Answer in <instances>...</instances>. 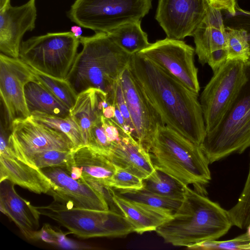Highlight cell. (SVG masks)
<instances>
[{"label":"cell","mask_w":250,"mask_h":250,"mask_svg":"<svg viewBox=\"0 0 250 250\" xmlns=\"http://www.w3.org/2000/svg\"><path fill=\"white\" fill-rule=\"evenodd\" d=\"M128 66L165 125L200 146L206 130L199 94L137 53Z\"/></svg>","instance_id":"6da1fadb"},{"label":"cell","mask_w":250,"mask_h":250,"mask_svg":"<svg viewBox=\"0 0 250 250\" xmlns=\"http://www.w3.org/2000/svg\"><path fill=\"white\" fill-rule=\"evenodd\" d=\"M232 226L228 210L186 186L179 208L155 231L166 243L187 247L204 241L217 240Z\"/></svg>","instance_id":"7a4b0ae2"},{"label":"cell","mask_w":250,"mask_h":250,"mask_svg":"<svg viewBox=\"0 0 250 250\" xmlns=\"http://www.w3.org/2000/svg\"><path fill=\"white\" fill-rule=\"evenodd\" d=\"M83 45L66 79L77 94L96 88L114 98V88L132 55L117 45L106 33L79 39Z\"/></svg>","instance_id":"3957f363"},{"label":"cell","mask_w":250,"mask_h":250,"mask_svg":"<svg viewBox=\"0 0 250 250\" xmlns=\"http://www.w3.org/2000/svg\"><path fill=\"white\" fill-rule=\"evenodd\" d=\"M156 169L171 176L184 186L192 185L204 194L211 179L209 163L198 145L174 129L160 126L149 151Z\"/></svg>","instance_id":"277c9868"},{"label":"cell","mask_w":250,"mask_h":250,"mask_svg":"<svg viewBox=\"0 0 250 250\" xmlns=\"http://www.w3.org/2000/svg\"><path fill=\"white\" fill-rule=\"evenodd\" d=\"M35 207L40 215L56 221L80 237H124L134 232L122 213L111 209L68 207L55 201L47 206Z\"/></svg>","instance_id":"5b68a950"},{"label":"cell","mask_w":250,"mask_h":250,"mask_svg":"<svg viewBox=\"0 0 250 250\" xmlns=\"http://www.w3.org/2000/svg\"><path fill=\"white\" fill-rule=\"evenodd\" d=\"M200 146L210 164L250 147V63L248 82L217 128L206 134Z\"/></svg>","instance_id":"8992f818"},{"label":"cell","mask_w":250,"mask_h":250,"mask_svg":"<svg viewBox=\"0 0 250 250\" xmlns=\"http://www.w3.org/2000/svg\"><path fill=\"white\" fill-rule=\"evenodd\" d=\"M227 60L213 75L200 97L206 134L217 128L249 79V64Z\"/></svg>","instance_id":"52a82bcc"},{"label":"cell","mask_w":250,"mask_h":250,"mask_svg":"<svg viewBox=\"0 0 250 250\" xmlns=\"http://www.w3.org/2000/svg\"><path fill=\"white\" fill-rule=\"evenodd\" d=\"M80 43L71 31L34 36L22 41L19 58L36 71L65 79Z\"/></svg>","instance_id":"ba28073f"},{"label":"cell","mask_w":250,"mask_h":250,"mask_svg":"<svg viewBox=\"0 0 250 250\" xmlns=\"http://www.w3.org/2000/svg\"><path fill=\"white\" fill-rule=\"evenodd\" d=\"M151 7V0H76L67 16L83 28L108 33L127 22L141 21Z\"/></svg>","instance_id":"9c48e42d"},{"label":"cell","mask_w":250,"mask_h":250,"mask_svg":"<svg viewBox=\"0 0 250 250\" xmlns=\"http://www.w3.org/2000/svg\"><path fill=\"white\" fill-rule=\"evenodd\" d=\"M195 49L179 40H159L137 54L151 61L199 94L198 68L194 62Z\"/></svg>","instance_id":"30bf717a"},{"label":"cell","mask_w":250,"mask_h":250,"mask_svg":"<svg viewBox=\"0 0 250 250\" xmlns=\"http://www.w3.org/2000/svg\"><path fill=\"white\" fill-rule=\"evenodd\" d=\"M9 129V146L21 160L37 152L48 150L72 152L76 149L65 134L39 123L31 116L15 119Z\"/></svg>","instance_id":"8fae6325"},{"label":"cell","mask_w":250,"mask_h":250,"mask_svg":"<svg viewBox=\"0 0 250 250\" xmlns=\"http://www.w3.org/2000/svg\"><path fill=\"white\" fill-rule=\"evenodd\" d=\"M36 80L33 69L20 58L0 55V96L9 128L13 121L30 116L24 93L25 85Z\"/></svg>","instance_id":"7c38bea8"},{"label":"cell","mask_w":250,"mask_h":250,"mask_svg":"<svg viewBox=\"0 0 250 250\" xmlns=\"http://www.w3.org/2000/svg\"><path fill=\"white\" fill-rule=\"evenodd\" d=\"M119 81L135 128V139L149 152L158 127L165 125L146 98L128 65Z\"/></svg>","instance_id":"4fadbf2b"},{"label":"cell","mask_w":250,"mask_h":250,"mask_svg":"<svg viewBox=\"0 0 250 250\" xmlns=\"http://www.w3.org/2000/svg\"><path fill=\"white\" fill-rule=\"evenodd\" d=\"M51 181L47 194L54 201L68 207L106 210L108 204L102 194L82 179H73L65 167L40 169Z\"/></svg>","instance_id":"5bb4252c"},{"label":"cell","mask_w":250,"mask_h":250,"mask_svg":"<svg viewBox=\"0 0 250 250\" xmlns=\"http://www.w3.org/2000/svg\"><path fill=\"white\" fill-rule=\"evenodd\" d=\"M208 4V0H159L155 18L167 38L184 39L192 36Z\"/></svg>","instance_id":"9a60e30c"},{"label":"cell","mask_w":250,"mask_h":250,"mask_svg":"<svg viewBox=\"0 0 250 250\" xmlns=\"http://www.w3.org/2000/svg\"><path fill=\"white\" fill-rule=\"evenodd\" d=\"M36 0H29L17 6L11 4L0 11V50L7 56L19 58L21 40L25 33L35 28Z\"/></svg>","instance_id":"2e32d148"},{"label":"cell","mask_w":250,"mask_h":250,"mask_svg":"<svg viewBox=\"0 0 250 250\" xmlns=\"http://www.w3.org/2000/svg\"><path fill=\"white\" fill-rule=\"evenodd\" d=\"M15 184L7 179L0 181V209L18 226L29 240H37L40 214L35 207L16 191Z\"/></svg>","instance_id":"e0dca14e"},{"label":"cell","mask_w":250,"mask_h":250,"mask_svg":"<svg viewBox=\"0 0 250 250\" xmlns=\"http://www.w3.org/2000/svg\"><path fill=\"white\" fill-rule=\"evenodd\" d=\"M221 11L208 2L205 15L192 35L195 53L202 65L207 63L211 54L227 50L225 25Z\"/></svg>","instance_id":"ac0fdd59"},{"label":"cell","mask_w":250,"mask_h":250,"mask_svg":"<svg viewBox=\"0 0 250 250\" xmlns=\"http://www.w3.org/2000/svg\"><path fill=\"white\" fill-rule=\"evenodd\" d=\"M107 157L115 166L142 179L155 170L149 152L128 132L124 135Z\"/></svg>","instance_id":"d6986e66"},{"label":"cell","mask_w":250,"mask_h":250,"mask_svg":"<svg viewBox=\"0 0 250 250\" xmlns=\"http://www.w3.org/2000/svg\"><path fill=\"white\" fill-rule=\"evenodd\" d=\"M0 181L7 179L38 194H47L51 181L40 169L20 160L16 155L0 156Z\"/></svg>","instance_id":"ffe728a7"},{"label":"cell","mask_w":250,"mask_h":250,"mask_svg":"<svg viewBox=\"0 0 250 250\" xmlns=\"http://www.w3.org/2000/svg\"><path fill=\"white\" fill-rule=\"evenodd\" d=\"M72 154L73 165L82 170L81 178L110 187L116 167L107 157L86 145L77 148Z\"/></svg>","instance_id":"44dd1931"},{"label":"cell","mask_w":250,"mask_h":250,"mask_svg":"<svg viewBox=\"0 0 250 250\" xmlns=\"http://www.w3.org/2000/svg\"><path fill=\"white\" fill-rule=\"evenodd\" d=\"M107 95L96 88H90L79 93L70 115L80 127L87 145L92 126L103 116L102 101Z\"/></svg>","instance_id":"7402d4cb"},{"label":"cell","mask_w":250,"mask_h":250,"mask_svg":"<svg viewBox=\"0 0 250 250\" xmlns=\"http://www.w3.org/2000/svg\"><path fill=\"white\" fill-rule=\"evenodd\" d=\"M113 199L122 214L132 225L134 231L142 234L156 229L171 217L157 210L129 200L117 194Z\"/></svg>","instance_id":"603a6c76"},{"label":"cell","mask_w":250,"mask_h":250,"mask_svg":"<svg viewBox=\"0 0 250 250\" xmlns=\"http://www.w3.org/2000/svg\"><path fill=\"white\" fill-rule=\"evenodd\" d=\"M24 93L28 110L65 117L70 115V109L44 87L37 80L28 83Z\"/></svg>","instance_id":"cb8c5ba5"},{"label":"cell","mask_w":250,"mask_h":250,"mask_svg":"<svg viewBox=\"0 0 250 250\" xmlns=\"http://www.w3.org/2000/svg\"><path fill=\"white\" fill-rule=\"evenodd\" d=\"M106 33L117 45L131 55L139 53L151 44L141 27V21L127 22Z\"/></svg>","instance_id":"d4e9b609"},{"label":"cell","mask_w":250,"mask_h":250,"mask_svg":"<svg viewBox=\"0 0 250 250\" xmlns=\"http://www.w3.org/2000/svg\"><path fill=\"white\" fill-rule=\"evenodd\" d=\"M114 190L123 197L160 211L170 217L179 208L182 201L161 196L143 188L141 189Z\"/></svg>","instance_id":"484cf974"},{"label":"cell","mask_w":250,"mask_h":250,"mask_svg":"<svg viewBox=\"0 0 250 250\" xmlns=\"http://www.w3.org/2000/svg\"><path fill=\"white\" fill-rule=\"evenodd\" d=\"M143 188L161 196L182 201L185 187L169 175L156 169L143 179Z\"/></svg>","instance_id":"4316f807"},{"label":"cell","mask_w":250,"mask_h":250,"mask_svg":"<svg viewBox=\"0 0 250 250\" xmlns=\"http://www.w3.org/2000/svg\"><path fill=\"white\" fill-rule=\"evenodd\" d=\"M30 116L35 120L65 134L73 142L76 149L85 146L82 132L71 116H53L35 111Z\"/></svg>","instance_id":"83f0119b"},{"label":"cell","mask_w":250,"mask_h":250,"mask_svg":"<svg viewBox=\"0 0 250 250\" xmlns=\"http://www.w3.org/2000/svg\"><path fill=\"white\" fill-rule=\"evenodd\" d=\"M33 71L37 81L44 87L70 109L73 107L76 101L78 94L66 79L57 78L34 69Z\"/></svg>","instance_id":"f1b7e54d"},{"label":"cell","mask_w":250,"mask_h":250,"mask_svg":"<svg viewBox=\"0 0 250 250\" xmlns=\"http://www.w3.org/2000/svg\"><path fill=\"white\" fill-rule=\"evenodd\" d=\"M21 161L39 169L54 166L65 167L69 172L73 166L72 152L58 150L33 153L26 156Z\"/></svg>","instance_id":"f546056e"},{"label":"cell","mask_w":250,"mask_h":250,"mask_svg":"<svg viewBox=\"0 0 250 250\" xmlns=\"http://www.w3.org/2000/svg\"><path fill=\"white\" fill-rule=\"evenodd\" d=\"M227 60L248 62L250 61V45L246 31L225 26Z\"/></svg>","instance_id":"4dcf8cb0"},{"label":"cell","mask_w":250,"mask_h":250,"mask_svg":"<svg viewBox=\"0 0 250 250\" xmlns=\"http://www.w3.org/2000/svg\"><path fill=\"white\" fill-rule=\"evenodd\" d=\"M232 225L245 229L250 225V155L249 172L236 204L228 210Z\"/></svg>","instance_id":"1f68e13d"},{"label":"cell","mask_w":250,"mask_h":250,"mask_svg":"<svg viewBox=\"0 0 250 250\" xmlns=\"http://www.w3.org/2000/svg\"><path fill=\"white\" fill-rule=\"evenodd\" d=\"M250 245V236L247 232L231 240L226 241L206 240L187 247L192 250H246Z\"/></svg>","instance_id":"d6a6232c"},{"label":"cell","mask_w":250,"mask_h":250,"mask_svg":"<svg viewBox=\"0 0 250 250\" xmlns=\"http://www.w3.org/2000/svg\"><path fill=\"white\" fill-rule=\"evenodd\" d=\"M103 118V116L91 128L86 146L108 157L112 151V146L106 135Z\"/></svg>","instance_id":"836d02e7"},{"label":"cell","mask_w":250,"mask_h":250,"mask_svg":"<svg viewBox=\"0 0 250 250\" xmlns=\"http://www.w3.org/2000/svg\"><path fill=\"white\" fill-rule=\"evenodd\" d=\"M116 167L110 187L114 189H141L143 187V179L134 174Z\"/></svg>","instance_id":"e575fe53"},{"label":"cell","mask_w":250,"mask_h":250,"mask_svg":"<svg viewBox=\"0 0 250 250\" xmlns=\"http://www.w3.org/2000/svg\"><path fill=\"white\" fill-rule=\"evenodd\" d=\"M224 21L225 26L244 30L250 45V11L242 9L236 3L235 14L231 15L227 12Z\"/></svg>","instance_id":"d590c367"},{"label":"cell","mask_w":250,"mask_h":250,"mask_svg":"<svg viewBox=\"0 0 250 250\" xmlns=\"http://www.w3.org/2000/svg\"><path fill=\"white\" fill-rule=\"evenodd\" d=\"M114 103L118 107L124 117L127 131L135 138V128L125 100L119 80L116 83L114 88Z\"/></svg>","instance_id":"8d00e7d4"},{"label":"cell","mask_w":250,"mask_h":250,"mask_svg":"<svg viewBox=\"0 0 250 250\" xmlns=\"http://www.w3.org/2000/svg\"><path fill=\"white\" fill-rule=\"evenodd\" d=\"M44 226L51 234L54 241V245L62 248L68 249H87L86 245L79 244L66 237V235L68 233H72L71 232H63L56 230L48 224H45Z\"/></svg>","instance_id":"74e56055"},{"label":"cell","mask_w":250,"mask_h":250,"mask_svg":"<svg viewBox=\"0 0 250 250\" xmlns=\"http://www.w3.org/2000/svg\"><path fill=\"white\" fill-rule=\"evenodd\" d=\"M209 4L213 8L225 10L231 15L235 13L236 0H208Z\"/></svg>","instance_id":"f35d334b"},{"label":"cell","mask_w":250,"mask_h":250,"mask_svg":"<svg viewBox=\"0 0 250 250\" xmlns=\"http://www.w3.org/2000/svg\"><path fill=\"white\" fill-rule=\"evenodd\" d=\"M82 170L80 167L73 165L72 166L69 174L71 177L75 180H79L82 177Z\"/></svg>","instance_id":"ab89813d"},{"label":"cell","mask_w":250,"mask_h":250,"mask_svg":"<svg viewBox=\"0 0 250 250\" xmlns=\"http://www.w3.org/2000/svg\"><path fill=\"white\" fill-rule=\"evenodd\" d=\"M82 26L77 25L71 26L70 31L72 33L74 36L77 39H80L82 37L83 30Z\"/></svg>","instance_id":"60d3db41"},{"label":"cell","mask_w":250,"mask_h":250,"mask_svg":"<svg viewBox=\"0 0 250 250\" xmlns=\"http://www.w3.org/2000/svg\"><path fill=\"white\" fill-rule=\"evenodd\" d=\"M10 5V0H0V11L5 9Z\"/></svg>","instance_id":"b9f144b4"},{"label":"cell","mask_w":250,"mask_h":250,"mask_svg":"<svg viewBox=\"0 0 250 250\" xmlns=\"http://www.w3.org/2000/svg\"><path fill=\"white\" fill-rule=\"evenodd\" d=\"M247 232H248V233L249 234V236H250V225H249V226L247 228ZM250 246V245H249L246 249V250H247L248 247Z\"/></svg>","instance_id":"7bdbcfd3"}]
</instances>
